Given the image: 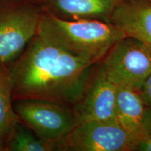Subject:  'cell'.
Returning a JSON list of instances; mask_svg holds the SVG:
<instances>
[{
    "label": "cell",
    "instance_id": "cell-6",
    "mask_svg": "<svg viewBox=\"0 0 151 151\" xmlns=\"http://www.w3.org/2000/svg\"><path fill=\"white\" fill-rule=\"evenodd\" d=\"M56 150L131 151L136 145L116 120H92L77 124Z\"/></svg>",
    "mask_w": 151,
    "mask_h": 151
},
{
    "label": "cell",
    "instance_id": "cell-12",
    "mask_svg": "<svg viewBox=\"0 0 151 151\" xmlns=\"http://www.w3.org/2000/svg\"><path fill=\"white\" fill-rule=\"evenodd\" d=\"M54 147L39 139L29 128L19 122L11 136L6 151H53Z\"/></svg>",
    "mask_w": 151,
    "mask_h": 151
},
{
    "label": "cell",
    "instance_id": "cell-4",
    "mask_svg": "<svg viewBox=\"0 0 151 151\" xmlns=\"http://www.w3.org/2000/svg\"><path fill=\"white\" fill-rule=\"evenodd\" d=\"M20 123L39 139L56 146L78 124L73 106L43 99L13 101Z\"/></svg>",
    "mask_w": 151,
    "mask_h": 151
},
{
    "label": "cell",
    "instance_id": "cell-11",
    "mask_svg": "<svg viewBox=\"0 0 151 151\" xmlns=\"http://www.w3.org/2000/svg\"><path fill=\"white\" fill-rule=\"evenodd\" d=\"M19 122L13 106L9 67L0 63V151H6L9 141Z\"/></svg>",
    "mask_w": 151,
    "mask_h": 151
},
{
    "label": "cell",
    "instance_id": "cell-16",
    "mask_svg": "<svg viewBox=\"0 0 151 151\" xmlns=\"http://www.w3.org/2000/svg\"><path fill=\"white\" fill-rule=\"evenodd\" d=\"M148 1H151V0H148Z\"/></svg>",
    "mask_w": 151,
    "mask_h": 151
},
{
    "label": "cell",
    "instance_id": "cell-1",
    "mask_svg": "<svg viewBox=\"0 0 151 151\" xmlns=\"http://www.w3.org/2000/svg\"><path fill=\"white\" fill-rule=\"evenodd\" d=\"M98 65L37 33L8 65L13 101L43 99L73 106L82 97Z\"/></svg>",
    "mask_w": 151,
    "mask_h": 151
},
{
    "label": "cell",
    "instance_id": "cell-7",
    "mask_svg": "<svg viewBox=\"0 0 151 151\" xmlns=\"http://www.w3.org/2000/svg\"><path fill=\"white\" fill-rule=\"evenodd\" d=\"M118 86L97 65L81 99L73 106L78 123L87 121L116 120Z\"/></svg>",
    "mask_w": 151,
    "mask_h": 151
},
{
    "label": "cell",
    "instance_id": "cell-8",
    "mask_svg": "<svg viewBox=\"0 0 151 151\" xmlns=\"http://www.w3.org/2000/svg\"><path fill=\"white\" fill-rule=\"evenodd\" d=\"M111 23L151 49V1L120 0L113 11Z\"/></svg>",
    "mask_w": 151,
    "mask_h": 151
},
{
    "label": "cell",
    "instance_id": "cell-13",
    "mask_svg": "<svg viewBox=\"0 0 151 151\" xmlns=\"http://www.w3.org/2000/svg\"><path fill=\"white\" fill-rule=\"evenodd\" d=\"M136 150L151 151V108L147 107L143 118V138Z\"/></svg>",
    "mask_w": 151,
    "mask_h": 151
},
{
    "label": "cell",
    "instance_id": "cell-5",
    "mask_svg": "<svg viewBox=\"0 0 151 151\" xmlns=\"http://www.w3.org/2000/svg\"><path fill=\"white\" fill-rule=\"evenodd\" d=\"M99 64L117 86L139 91L151 73V49L139 40L125 37L111 48Z\"/></svg>",
    "mask_w": 151,
    "mask_h": 151
},
{
    "label": "cell",
    "instance_id": "cell-14",
    "mask_svg": "<svg viewBox=\"0 0 151 151\" xmlns=\"http://www.w3.org/2000/svg\"><path fill=\"white\" fill-rule=\"evenodd\" d=\"M139 92L146 106L151 108V73L144 81Z\"/></svg>",
    "mask_w": 151,
    "mask_h": 151
},
{
    "label": "cell",
    "instance_id": "cell-10",
    "mask_svg": "<svg viewBox=\"0 0 151 151\" xmlns=\"http://www.w3.org/2000/svg\"><path fill=\"white\" fill-rule=\"evenodd\" d=\"M146 106L138 90L126 86H118L116 118L135 143L136 149L143 138V118Z\"/></svg>",
    "mask_w": 151,
    "mask_h": 151
},
{
    "label": "cell",
    "instance_id": "cell-3",
    "mask_svg": "<svg viewBox=\"0 0 151 151\" xmlns=\"http://www.w3.org/2000/svg\"><path fill=\"white\" fill-rule=\"evenodd\" d=\"M43 11L39 2L0 0V63L9 65L37 35Z\"/></svg>",
    "mask_w": 151,
    "mask_h": 151
},
{
    "label": "cell",
    "instance_id": "cell-9",
    "mask_svg": "<svg viewBox=\"0 0 151 151\" xmlns=\"http://www.w3.org/2000/svg\"><path fill=\"white\" fill-rule=\"evenodd\" d=\"M120 0H42L43 10L67 20H97L111 22Z\"/></svg>",
    "mask_w": 151,
    "mask_h": 151
},
{
    "label": "cell",
    "instance_id": "cell-2",
    "mask_svg": "<svg viewBox=\"0 0 151 151\" xmlns=\"http://www.w3.org/2000/svg\"><path fill=\"white\" fill-rule=\"evenodd\" d=\"M37 33L95 65L102 61L111 48L126 37L111 22L63 20L44 10Z\"/></svg>",
    "mask_w": 151,
    "mask_h": 151
},
{
    "label": "cell",
    "instance_id": "cell-15",
    "mask_svg": "<svg viewBox=\"0 0 151 151\" xmlns=\"http://www.w3.org/2000/svg\"><path fill=\"white\" fill-rule=\"evenodd\" d=\"M29 1H37V2H39L41 4V1H42V0H29Z\"/></svg>",
    "mask_w": 151,
    "mask_h": 151
}]
</instances>
